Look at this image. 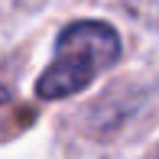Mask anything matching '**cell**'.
<instances>
[{"label": "cell", "mask_w": 159, "mask_h": 159, "mask_svg": "<svg viewBox=\"0 0 159 159\" xmlns=\"http://www.w3.org/2000/svg\"><path fill=\"white\" fill-rule=\"evenodd\" d=\"M120 59V36L111 23L78 20L59 33L55 59L36 81V94L42 101H62L84 91L104 68Z\"/></svg>", "instance_id": "cell-1"}, {"label": "cell", "mask_w": 159, "mask_h": 159, "mask_svg": "<svg viewBox=\"0 0 159 159\" xmlns=\"http://www.w3.org/2000/svg\"><path fill=\"white\" fill-rule=\"evenodd\" d=\"M7 101H10V91H7L3 84H0V104H7Z\"/></svg>", "instance_id": "cell-2"}]
</instances>
